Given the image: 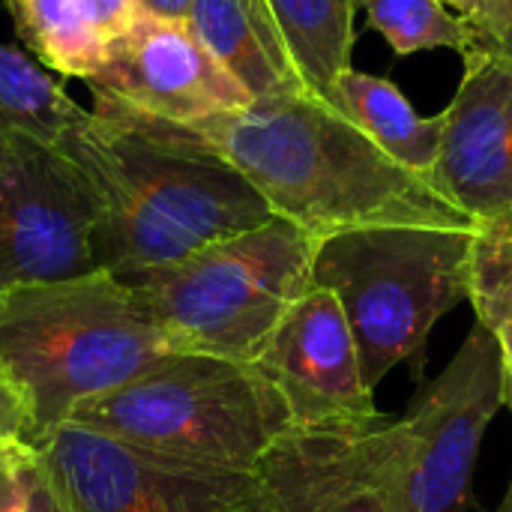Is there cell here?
<instances>
[{
  "instance_id": "obj_10",
  "label": "cell",
  "mask_w": 512,
  "mask_h": 512,
  "mask_svg": "<svg viewBox=\"0 0 512 512\" xmlns=\"http://www.w3.org/2000/svg\"><path fill=\"white\" fill-rule=\"evenodd\" d=\"M408 465L405 420H378L369 429H291L252 480L270 512H405Z\"/></svg>"
},
{
  "instance_id": "obj_29",
  "label": "cell",
  "mask_w": 512,
  "mask_h": 512,
  "mask_svg": "<svg viewBox=\"0 0 512 512\" xmlns=\"http://www.w3.org/2000/svg\"><path fill=\"white\" fill-rule=\"evenodd\" d=\"M504 408L512 411V372H507V378H504Z\"/></svg>"
},
{
  "instance_id": "obj_19",
  "label": "cell",
  "mask_w": 512,
  "mask_h": 512,
  "mask_svg": "<svg viewBox=\"0 0 512 512\" xmlns=\"http://www.w3.org/2000/svg\"><path fill=\"white\" fill-rule=\"evenodd\" d=\"M366 18L387 39L393 54L420 51H474V27L441 0H366Z\"/></svg>"
},
{
  "instance_id": "obj_5",
  "label": "cell",
  "mask_w": 512,
  "mask_h": 512,
  "mask_svg": "<svg viewBox=\"0 0 512 512\" xmlns=\"http://www.w3.org/2000/svg\"><path fill=\"white\" fill-rule=\"evenodd\" d=\"M474 234L384 225L318 240L312 285L339 300L372 393L426 348L432 327L450 309L468 300Z\"/></svg>"
},
{
  "instance_id": "obj_25",
  "label": "cell",
  "mask_w": 512,
  "mask_h": 512,
  "mask_svg": "<svg viewBox=\"0 0 512 512\" xmlns=\"http://www.w3.org/2000/svg\"><path fill=\"white\" fill-rule=\"evenodd\" d=\"M24 512H69L51 474L45 471L39 453L33 456L30 468H27V498H24Z\"/></svg>"
},
{
  "instance_id": "obj_16",
  "label": "cell",
  "mask_w": 512,
  "mask_h": 512,
  "mask_svg": "<svg viewBox=\"0 0 512 512\" xmlns=\"http://www.w3.org/2000/svg\"><path fill=\"white\" fill-rule=\"evenodd\" d=\"M294 72L312 96L330 102L342 72L351 69L357 0H267Z\"/></svg>"
},
{
  "instance_id": "obj_7",
  "label": "cell",
  "mask_w": 512,
  "mask_h": 512,
  "mask_svg": "<svg viewBox=\"0 0 512 512\" xmlns=\"http://www.w3.org/2000/svg\"><path fill=\"white\" fill-rule=\"evenodd\" d=\"M33 447L69 512H234L255 495L252 474L180 465L72 420Z\"/></svg>"
},
{
  "instance_id": "obj_6",
  "label": "cell",
  "mask_w": 512,
  "mask_h": 512,
  "mask_svg": "<svg viewBox=\"0 0 512 512\" xmlns=\"http://www.w3.org/2000/svg\"><path fill=\"white\" fill-rule=\"evenodd\" d=\"M315 249L309 231L273 216L129 285L174 351L255 363L288 309L312 288Z\"/></svg>"
},
{
  "instance_id": "obj_20",
  "label": "cell",
  "mask_w": 512,
  "mask_h": 512,
  "mask_svg": "<svg viewBox=\"0 0 512 512\" xmlns=\"http://www.w3.org/2000/svg\"><path fill=\"white\" fill-rule=\"evenodd\" d=\"M468 300L477 321L495 336L504 369L512 372V228L474 234Z\"/></svg>"
},
{
  "instance_id": "obj_28",
  "label": "cell",
  "mask_w": 512,
  "mask_h": 512,
  "mask_svg": "<svg viewBox=\"0 0 512 512\" xmlns=\"http://www.w3.org/2000/svg\"><path fill=\"white\" fill-rule=\"evenodd\" d=\"M234 512H270V510L264 507V501H261V498H258V492H255L252 498H246V501H243V504H240Z\"/></svg>"
},
{
  "instance_id": "obj_14",
  "label": "cell",
  "mask_w": 512,
  "mask_h": 512,
  "mask_svg": "<svg viewBox=\"0 0 512 512\" xmlns=\"http://www.w3.org/2000/svg\"><path fill=\"white\" fill-rule=\"evenodd\" d=\"M186 24L252 102L303 87L267 0H195Z\"/></svg>"
},
{
  "instance_id": "obj_3",
  "label": "cell",
  "mask_w": 512,
  "mask_h": 512,
  "mask_svg": "<svg viewBox=\"0 0 512 512\" xmlns=\"http://www.w3.org/2000/svg\"><path fill=\"white\" fill-rule=\"evenodd\" d=\"M171 351L135 288L108 270L0 294V369L27 396L30 444Z\"/></svg>"
},
{
  "instance_id": "obj_9",
  "label": "cell",
  "mask_w": 512,
  "mask_h": 512,
  "mask_svg": "<svg viewBox=\"0 0 512 512\" xmlns=\"http://www.w3.org/2000/svg\"><path fill=\"white\" fill-rule=\"evenodd\" d=\"M96 216L75 165L57 150L3 138L0 294L96 273Z\"/></svg>"
},
{
  "instance_id": "obj_22",
  "label": "cell",
  "mask_w": 512,
  "mask_h": 512,
  "mask_svg": "<svg viewBox=\"0 0 512 512\" xmlns=\"http://www.w3.org/2000/svg\"><path fill=\"white\" fill-rule=\"evenodd\" d=\"M33 456H36V447L27 441L0 444V512H24L27 468Z\"/></svg>"
},
{
  "instance_id": "obj_23",
  "label": "cell",
  "mask_w": 512,
  "mask_h": 512,
  "mask_svg": "<svg viewBox=\"0 0 512 512\" xmlns=\"http://www.w3.org/2000/svg\"><path fill=\"white\" fill-rule=\"evenodd\" d=\"M468 24L474 27V51L512 60V0H489L486 9Z\"/></svg>"
},
{
  "instance_id": "obj_12",
  "label": "cell",
  "mask_w": 512,
  "mask_h": 512,
  "mask_svg": "<svg viewBox=\"0 0 512 512\" xmlns=\"http://www.w3.org/2000/svg\"><path fill=\"white\" fill-rule=\"evenodd\" d=\"M453 102L432 186L468 213L477 231L512 228V60L471 51Z\"/></svg>"
},
{
  "instance_id": "obj_8",
  "label": "cell",
  "mask_w": 512,
  "mask_h": 512,
  "mask_svg": "<svg viewBox=\"0 0 512 512\" xmlns=\"http://www.w3.org/2000/svg\"><path fill=\"white\" fill-rule=\"evenodd\" d=\"M504 357L477 321L402 417L411 438L405 512H468L483 435L504 408Z\"/></svg>"
},
{
  "instance_id": "obj_17",
  "label": "cell",
  "mask_w": 512,
  "mask_h": 512,
  "mask_svg": "<svg viewBox=\"0 0 512 512\" xmlns=\"http://www.w3.org/2000/svg\"><path fill=\"white\" fill-rule=\"evenodd\" d=\"M87 111L63 84L27 51L0 42V135L24 138L45 147L57 141Z\"/></svg>"
},
{
  "instance_id": "obj_31",
  "label": "cell",
  "mask_w": 512,
  "mask_h": 512,
  "mask_svg": "<svg viewBox=\"0 0 512 512\" xmlns=\"http://www.w3.org/2000/svg\"><path fill=\"white\" fill-rule=\"evenodd\" d=\"M0 150H3V135H0Z\"/></svg>"
},
{
  "instance_id": "obj_1",
  "label": "cell",
  "mask_w": 512,
  "mask_h": 512,
  "mask_svg": "<svg viewBox=\"0 0 512 512\" xmlns=\"http://www.w3.org/2000/svg\"><path fill=\"white\" fill-rule=\"evenodd\" d=\"M57 150L87 186L96 264L123 282L276 216L261 192L186 126L105 93H93V111L57 141Z\"/></svg>"
},
{
  "instance_id": "obj_27",
  "label": "cell",
  "mask_w": 512,
  "mask_h": 512,
  "mask_svg": "<svg viewBox=\"0 0 512 512\" xmlns=\"http://www.w3.org/2000/svg\"><path fill=\"white\" fill-rule=\"evenodd\" d=\"M441 3H444V6H450V9H456L462 18H468V21H471V18H477V15L486 9V3H489V0H441Z\"/></svg>"
},
{
  "instance_id": "obj_21",
  "label": "cell",
  "mask_w": 512,
  "mask_h": 512,
  "mask_svg": "<svg viewBox=\"0 0 512 512\" xmlns=\"http://www.w3.org/2000/svg\"><path fill=\"white\" fill-rule=\"evenodd\" d=\"M81 12V18L93 27L99 39L108 45L126 36L144 15L141 0H72Z\"/></svg>"
},
{
  "instance_id": "obj_15",
  "label": "cell",
  "mask_w": 512,
  "mask_h": 512,
  "mask_svg": "<svg viewBox=\"0 0 512 512\" xmlns=\"http://www.w3.org/2000/svg\"><path fill=\"white\" fill-rule=\"evenodd\" d=\"M327 105L345 114L399 165L432 183L444 135L441 114H417V108L393 81L357 69L342 72Z\"/></svg>"
},
{
  "instance_id": "obj_26",
  "label": "cell",
  "mask_w": 512,
  "mask_h": 512,
  "mask_svg": "<svg viewBox=\"0 0 512 512\" xmlns=\"http://www.w3.org/2000/svg\"><path fill=\"white\" fill-rule=\"evenodd\" d=\"M195 0H141V9L156 18H171V21H186L189 9Z\"/></svg>"
},
{
  "instance_id": "obj_2",
  "label": "cell",
  "mask_w": 512,
  "mask_h": 512,
  "mask_svg": "<svg viewBox=\"0 0 512 512\" xmlns=\"http://www.w3.org/2000/svg\"><path fill=\"white\" fill-rule=\"evenodd\" d=\"M186 129L315 240L384 225L477 231L426 177L303 87Z\"/></svg>"
},
{
  "instance_id": "obj_30",
  "label": "cell",
  "mask_w": 512,
  "mask_h": 512,
  "mask_svg": "<svg viewBox=\"0 0 512 512\" xmlns=\"http://www.w3.org/2000/svg\"><path fill=\"white\" fill-rule=\"evenodd\" d=\"M495 512H512V480H510V486H507V495H504L501 507H498Z\"/></svg>"
},
{
  "instance_id": "obj_18",
  "label": "cell",
  "mask_w": 512,
  "mask_h": 512,
  "mask_svg": "<svg viewBox=\"0 0 512 512\" xmlns=\"http://www.w3.org/2000/svg\"><path fill=\"white\" fill-rule=\"evenodd\" d=\"M15 33L33 57L66 78L93 81L108 57V42L93 33L72 0H3Z\"/></svg>"
},
{
  "instance_id": "obj_24",
  "label": "cell",
  "mask_w": 512,
  "mask_h": 512,
  "mask_svg": "<svg viewBox=\"0 0 512 512\" xmlns=\"http://www.w3.org/2000/svg\"><path fill=\"white\" fill-rule=\"evenodd\" d=\"M33 441V414L21 387L0 369V444Z\"/></svg>"
},
{
  "instance_id": "obj_13",
  "label": "cell",
  "mask_w": 512,
  "mask_h": 512,
  "mask_svg": "<svg viewBox=\"0 0 512 512\" xmlns=\"http://www.w3.org/2000/svg\"><path fill=\"white\" fill-rule=\"evenodd\" d=\"M87 84L93 93L180 126L252 105L243 84L219 66L186 21L147 12L108 45L102 72Z\"/></svg>"
},
{
  "instance_id": "obj_11",
  "label": "cell",
  "mask_w": 512,
  "mask_h": 512,
  "mask_svg": "<svg viewBox=\"0 0 512 512\" xmlns=\"http://www.w3.org/2000/svg\"><path fill=\"white\" fill-rule=\"evenodd\" d=\"M303 432L369 429L384 414L363 381L360 351L339 300L312 285L279 321L252 363Z\"/></svg>"
},
{
  "instance_id": "obj_4",
  "label": "cell",
  "mask_w": 512,
  "mask_h": 512,
  "mask_svg": "<svg viewBox=\"0 0 512 512\" xmlns=\"http://www.w3.org/2000/svg\"><path fill=\"white\" fill-rule=\"evenodd\" d=\"M69 420L144 453L225 474H252L294 429L282 396L252 363L192 351L159 357L129 384L81 402Z\"/></svg>"
}]
</instances>
